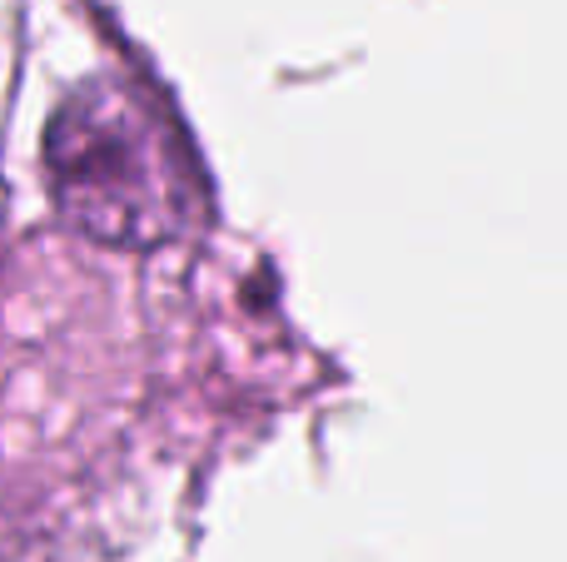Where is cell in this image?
I'll return each instance as SVG.
<instances>
[{"label":"cell","mask_w":567,"mask_h":562,"mask_svg":"<svg viewBox=\"0 0 567 562\" xmlns=\"http://www.w3.org/2000/svg\"><path fill=\"white\" fill-rule=\"evenodd\" d=\"M60 209L110 244H159L189 209L169 129L120 85H90L55 115L45 139Z\"/></svg>","instance_id":"6da1fadb"}]
</instances>
